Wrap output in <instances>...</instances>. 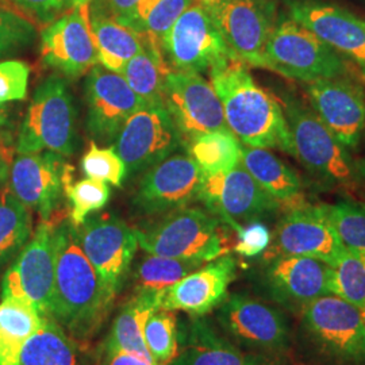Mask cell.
<instances>
[{
	"label": "cell",
	"instance_id": "1",
	"mask_svg": "<svg viewBox=\"0 0 365 365\" xmlns=\"http://www.w3.org/2000/svg\"><path fill=\"white\" fill-rule=\"evenodd\" d=\"M115 297L102 283L66 220L56 226V274L51 319L72 337L90 342L105 325Z\"/></svg>",
	"mask_w": 365,
	"mask_h": 365
},
{
	"label": "cell",
	"instance_id": "2",
	"mask_svg": "<svg viewBox=\"0 0 365 365\" xmlns=\"http://www.w3.org/2000/svg\"><path fill=\"white\" fill-rule=\"evenodd\" d=\"M209 75L226 125L242 144L277 149L294 157L283 106L255 81L247 64L233 58Z\"/></svg>",
	"mask_w": 365,
	"mask_h": 365
},
{
	"label": "cell",
	"instance_id": "3",
	"mask_svg": "<svg viewBox=\"0 0 365 365\" xmlns=\"http://www.w3.org/2000/svg\"><path fill=\"white\" fill-rule=\"evenodd\" d=\"M226 226L209 210L187 206L134 230L146 253L206 264L233 249Z\"/></svg>",
	"mask_w": 365,
	"mask_h": 365
},
{
	"label": "cell",
	"instance_id": "4",
	"mask_svg": "<svg viewBox=\"0 0 365 365\" xmlns=\"http://www.w3.org/2000/svg\"><path fill=\"white\" fill-rule=\"evenodd\" d=\"M264 60L265 69L300 83L356 76L339 54L288 14L277 15Z\"/></svg>",
	"mask_w": 365,
	"mask_h": 365
},
{
	"label": "cell",
	"instance_id": "5",
	"mask_svg": "<svg viewBox=\"0 0 365 365\" xmlns=\"http://www.w3.org/2000/svg\"><path fill=\"white\" fill-rule=\"evenodd\" d=\"M283 110L294 148V157L322 182L356 192L353 160L322 119L299 98L284 93Z\"/></svg>",
	"mask_w": 365,
	"mask_h": 365
},
{
	"label": "cell",
	"instance_id": "6",
	"mask_svg": "<svg viewBox=\"0 0 365 365\" xmlns=\"http://www.w3.org/2000/svg\"><path fill=\"white\" fill-rule=\"evenodd\" d=\"M76 148V110L66 81L56 75L36 88L19 126L18 155L53 152L72 156Z\"/></svg>",
	"mask_w": 365,
	"mask_h": 365
},
{
	"label": "cell",
	"instance_id": "7",
	"mask_svg": "<svg viewBox=\"0 0 365 365\" xmlns=\"http://www.w3.org/2000/svg\"><path fill=\"white\" fill-rule=\"evenodd\" d=\"M63 220L41 221L25 248L4 271L0 298L11 299L51 318L56 274V226Z\"/></svg>",
	"mask_w": 365,
	"mask_h": 365
},
{
	"label": "cell",
	"instance_id": "8",
	"mask_svg": "<svg viewBox=\"0 0 365 365\" xmlns=\"http://www.w3.org/2000/svg\"><path fill=\"white\" fill-rule=\"evenodd\" d=\"M160 48L173 71L210 73L237 58L209 11L196 3L170 27Z\"/></svg>",
	"mask_w": 365,
	"mask_h": 365
},
{
	"label": "cell",
	"instance_id": "9",
	"mask_svg": "<svg viewBox=\"0 0 365 365\" xmlns=\"http://www.w3.org/2000/svg\"><path fill=\"white\" fill-rule=\"evenodd\" d=\"M302 324L321 351L344 364H365V322L361 310L327 294L302 312Z\"/></svg>",
	"mask_w": 365,
	"mask_h": 365
},
{
	"label": "cell",
	"instance_id": "10",
	"mask_svg": "<svg viewBox=\"0 0 365 365\" xmlns=\"http://www.w3.org/2000/svg\"><path fill=\"white\" fill-rule=\"evenodd\" d=\"M78 244L108 292H122L138 249L134 227L113 214H98L76 227Z\"/></svg>",
	"mask_w": 365,
	"mask_h": 365
},
{
	"label": "cell",
	"instance_id": "11",
	"mask_svg": "<svg viewBox=\"0 0 365 365\" xmlns=\"http://www.w3.org/2000/svg\"><path fill=\"white\" fill-rule=\"evenodd\" d=\"M197 200L235 233L241 229V222L260 221L282 209L250 176L242 163L233 170L203 175Z\"/></svg>",
	"mask_w": 365,
	"mask_h": 365
},
{
	"label": "cell",
	"instance_id": "12",
	"mask_svg": "<svg viewBox=\"0 0 365 365\" xmlns=\"http://www.w3.org/2000/svg\"><path fill=\"white\" fill-rule=\"evenodd\" d=\"M287 14L309 29L365 83V19L324 0H286Z\"/></svg>",
	"mask_w": 365,
	"mask_h": 365
},
{
	"label": "cell",
	"instance_id": "13",
	"mask_svg": "<svg viewBox=\"0 0 365 365\" xmlns=\"http://www.w3.org/2000/svg\"><path fill=\"white\" fill-rule=\"evenodd\" d=\"M164 106L185 144L205 133L229 129L217 92L200 73L170 71Z\"/></svg>",
	"mask_w": 365,
	"mask_h": 365
},
{
	"label": "cell",
	"instance_id": "14",
	"mask_svg": "<svg viewBox=\"0 0 365 365\" xmlns=\"http://www.w3.org/2000/svg\"><path fill=\"white\" fill-rule=\"evenodd\" d=\"M217 321L227 339L259 352L286 349L289 329L284 314L247 294H232L217 309Z\"/></svg>",
	"mask_w": 365,
	"mask_h": 365
},
{
	"label": "cell",
	"instance_id": "15",
	"mask_svg": "<svg viewBox=\"0 0 365 365\" xmlns=\"http://www.w3.org/2000/svg\"><path fill=\"white\" fill-rule=\"evenodd\" d=\"M235 57L265 69L264 52L277 18L272 0H225L206 9Z\"/></svg>",
	"mask_w": 365,
	"mask_h": 365
},
{
	"label": "cell",
	"instance_id": "16",
	"mask_svg": "<svg viewBox=\"0 0 365 365\" xmlns=\"http://www.w3.org/2000/svg\"><path fill=\"white\" fill-rule=\"evenodd\" d=\"M182 144V135L164 106H146L122 126L113 149L128 173L150 170Z\"/></svg>",
	"mask_w": 365,
	"mask_h": 365
},
{
	"label": "cell",
	"instance_id": "17",
	"mask_svg": "<svg viewBox=\"0 0 365 365\" xmlns=\"http://www.w3.org/2000/svg\"><path fill=\"white\" fill-rule=\"evenodd\" d=\"M342 244L321 210L306 202L284 211L262 257L265 261L283 256H302L333 265L342 252Z\"/></svg>",
	"mask_w": 365,
	"mask_h": 365
},
{
	"label": "cell",
	"instance_id": "18",
	"mask_svg": "<svg viewBox=\"0 0 365 365\" xmlns=\"http://www.w3.org/2000/svg\"><path fill=\"white\" fill-rule=\"evenodd\" d=\"M41 58L66 78H80L99 64L90 1H83L49 24L41 33Z\"/></svg>",
	"mask_w": 365,
	"mask_h": 365
},
{
	"label": "cell",
	"instance_id": "19",
	"mask_svg": "<svg viewBox=\"0 0 365 365\" xmlns=\"http://www.w3.org/2000/svg\"><path fill=\"white\" fill-rule=\"evenodd\" d=\"M315 114L341 144L354 150L365 134V90L352 78H321L303 83Z\"/></svg>",
	"mask_w": 365,
	"mask_h": 365
},
{
	"label": "cell",
	"instance_id": "20",
	"mask_svg": "<svg viewBox=\"0 0 365 365\" xmlns=\"http://www.w3.org/2000/svg\"><path fill=\"white\" fill-rule=\"evenodd\" d=\"M71 170L72 165L53 152L18 155L10 168L9 187L26 207L38 214L41 221H52L60 215L64 179Z\"/></svg>",
	"mask_w": 365,
	"mask_h": 365
},
{
	"label": "cell",
	"instance_id": "21",
	"mask_svg": "<svg viewBox=\"0 0 365 365\" xmlns=\"http://www.w3.org/2000/svg\"><path fill=\"white\" fill-rule=\"evenodd\" d=\"M203 173L187 155L167 157L145 173L133 205L145 215L167 214L197 200Z\"/></svg>",
	"mask_w": 365,
	"mask_h": 365
},
{
	"label": "cell",
	"instance_id": "22",
	"mask_svg": "<svg viewBox=\"0 0 365 365\" xmlns=\"http://www.w3.org/2000/svg\"><path fill=\"white\" fill-rule=\"evenodd\" d=\"M87 128L102 143H114L129 118L146 107L122 75L95 66L86 78Z\"/></svg>",
	"mask_w": 365,
	"mask_h": 365
},
{
	"label": "cell",
	"instance_id": "23",
	"mask_svg": "<svg viewBox=\"0 0 365 365\" xmlns=\"http://www.w3.org/2000/svg\"><path fill=\"white\" fill-rule=\"evenodd\" d=\"M235 276L237 261L230 255L206 262L168 288L160 309L182 312L194 318L206 317L227 298Z\"/></svg>",
	"mask_w": 365,
	"mask_h": 365
},
{
	"label": "cell",
	"instance_id": "24",
	"mask_svg": "<svg viewBox=\"0 0 365 365\" xmlns=\"http://www.w3.org/2000/svg\"><path fill=\"white\" fill-rule=\"evenodd\" d=\"M267 286L274 299L292 312H302L313 300L327 295L329 265L324 261L283 256L268 261Z\"/></svg>",
	"mask_w": 365,
	"mask_h": 365
},
{
	"label": "cell",
	"instance_id": "25",
	"mask_svg": "<svg viewBox=\"0 0 365 365\" xmlns=\"http://www.w3.org/2000/svg\"><path fill=\"white\" fill-rule=\"evenodd\" d=\"M257 359L220 334L205 317H192L180 330L179 352L170 365H252Z\"/></svg>",
	"mask_w": 365,
	"mask_h": 365
},
{
	"label": "cell",
	"instance_id": "26",
	"mask_svg": "<svg viewBox=\"0 0 365 365\" xmlns=\"http://www.w3.org/2000/svg\"><path fill=\"white\" fill-rule=\"evenodd\" d=\"M19 365H98L96 351L78 341L51 318H43L38 330L27 339Z\"/></svg>",
	"mask_w": 365,
	"mask_h": 365
},
{
	"label": "cell",
	"instance_id": "27",
	"mask_svg": "<svg viewBox=\"0 0 365 365\" xmlns=\"http://www.w3.org/2000/svg\"><path fill=\"white\" fill-rule=\"evenodd\" d=\"M241 163L262 190L272 196L284 211L304 203L298 172L268 149L242 144Z\"/></svg>",
	"mask_w": 365,
	"mask_h": 365
},
{
	"label": "cell",
	"instance_id": "28",
	"mask_svg": "<svg viewBox=\"0 0 365 365\" xmlns=\"http://www.w3.org/2000/svg\"><path fill=\"white\" fill-rule=\"evenodd\" d=\"M164 294L165 292H144L131 295L130 299L115 315L111 329L102 344L135 354L148 363L156 365L146 348L144 329L150 314L161 307Z\"/></svg>",
	"mask_w": 365,
	"mask_h": 365
},
{
	"label": "cell",
	"instance_id": "29",
	"mask_svg": "<svg viewBox=\"0 0 365 365\" xmlns=\"http://www.w3.org/2000/svg\"><path fill=\"white\" fill-rule=\"evenodd\" d=\"M91 27L98 49L99 64L122 75L126 64L144 49L145 36L122 26L110 15L91 10Z\"/></svg>",
	"mask_w": 365,
	"mask_h": 365
},
{
	"label": "cell",
	"instance_id": "30",
	"mask_svg": "<svg viewBox=\"0 0 365 365\" xmlns=\"http://www.w3.org/2000/svg\"><path fill=\"white\" fill-rule=\"evenodd\" d=\"M170 68L160 45L145 36L144 49L126 64L122 76L146 105L164 106V83Z\"/></svg>",
	"mask_w": 365,
	"mask_h": 365
},
{
	"label": "cell",
	"instance_id": "31",
	"mask_svg": "<svg viewBox=\"0 0 365 365\" xmlns=\"http://www.w3.org/2000/svg\"><path fill=\"white\" fill-rule=\"evenodd\" d=\"M33 235V215L6 184L0 190V274L11 265Z\"/></svg>",
	"mask_w": 365,
	"mask_h": 365
},
{
	"label": "cell",
	"instance_id": "32",
	"mask_svg": "<svg viewBox=\"0 0 365 365\" xmlns=\"http://www.w3.org/2000/svg\"><path fill=\"white\" fill-rule=\"evenodd\" d=\"M43 317L11 299L0 302V365H19L21 353L41 327Z\"/></svg>",
	"mask_w": 365,
	"mask_h": 365
},
{
	"label": "cell",
	"instance_id": "33",
	"mask_svg": "<svg viewBox=\"0 0 365 365\" xmlns=\"http://www.w3.org/2000/svg\"><path fill=\"white\" fill-rule=\"evenodd\" d=\"M203 264L192 260L164 257L148 253L129 274L131 295L144 292H165L184 276L194 272Z\"/></svg>",
	"mask_w": 365,
	"mask_h": 365
},
{
	"label": "cell",
	"instance_id": "34",
	"mask_svg": "<svg viewBox=\"0 0 365 365\" xmlns=\"http://www.w3.org/2000/svg\"><path fill=\"white\" fill-rule=\"evenodd\" d=\"M187 149L205 176L233 170L241 164L242 143L230 129L205 133L191 140Z\"/></svg>",
	"mask_w": 365,
	"mask_h": 365
},
{
	"label": "cell",
	"instance_id": "35",
	"mask_svg": "<svg viewBox=\"0 0 365 365\" xmlns=\"http://www.w3.org/2000/svg\"><path fill=\"white\" fill-rule=\"evenodd\" d=\"M327 294L364 310L365 259L352 250L342 249L337 261L329 265L327 274Z\"/></svg>",
	"mask_w": 365,
	"mask_h": 365
},
{
	"label": "cell",
	"instance_id": "36",
	"mask_svg": "<svg viewBox=\"0 0 365 365\" xmlns=\"http://www.w3.org/2000/svg\"><path fill=\"white\" fill-rule=\"evenodd\" d=\"M321 212L339 237L342 247L365 259V203L339 200L318 205Z\"/></svg>",
	"mask_w": 365,
	"mask_h": 365
},
{
	"label": "cell",
	"instance_id": "37",
	"mask_svg": "<svg viewBox=\"0 0 365 365\" xmlns=\"http://www.w3.org/2000/svg\"><path fill=\"white\" fill-rule=\"evenodd\" d=\"M144 339L156 365H170L180 346L179 319L175 312L157 309L150 314L145 324Z\"/></svg>",
	"mask_w": 365,
	"mask_h": 365
},
{
	"label": "cell",
	"instance_id": "38",
	"mask_svg": "<svg viewBox=\"0 0 365 365\" xmlns=\"http://www.w3.org/2000/svg\"><path fill=\"white\" fill-rule=\"evenodd\" d=\"M72 170L66 173L64 179V195L69 202L68 221L75 227L81 226L88 215L103 209L110 199V188L107 182L84 179L72 182Z\"/></svg>",
	"mask_w": 365,
	"mask_h": 365
},
{
	"label": "cell",
	"instance_id": "39",
	"mask_svg": "<svg viewBox=\"0 0 365 365\" xmlns=\"http://www.w3.org/2000/svg\"><path fill=\"white\" fill-rule=\"evenodd\" d=\"M81 168L87 178L110 182L120 187L128 176V170L117 152L111 149H102L95 141H91L87 153L81 160Z\"/></svg>",
	"mask_w": 365,
	"mask_h": 365
},
{
	"label": "cell",
	"instance_id": "40",
	"mask_svg": "<svg viewBox=\"0 0 365 365\" xmlns=\"http://www.w3.org/2000/svg\"><path fill=\"white\" fill-rule=\"evenodd\" d=\"M37 38L36 27L25 16L0 9V57L30 46Z\"/></svg>",
	"mask_w": 365,
	"mask_h": 365
},
{
	"label": "cell",
	"instance_id": "41",
	"mask_svg": "<svg viewBox=\"0 0 365 365\" xmlns=\"http://www.w3.org/2000/svg\"><path fill=\"white\" fill-rule=\"evenodd\" d=\"M194 3V0H158L155 9L145 21L141 34L156 41L160 45L161 39L170 31V27Z\"/></svg>",
	"mask_w": 365,
	"mask_h": 365
},
{
	"label": "cell",
	"instance_id": "42",
	"mask_svg": "<svg viewBox=\"0 0 365 365\" xmlns=\"http://www.w3.org/2000/svg\"><path fill=\"white\" fill-rule=\"evenodd\" d=\"M30 68L26 63L9 60L0 63V106L25 101L29 88Z\"/></svg>",
	"mask_w": 365,
	"mask_h": 365
},
{
	"label": "cell",
	"instance_id": "43",
	"mask_svg": "<svg viewBox=\"0 0 365 365\" xmlns=\"http://www.w3.org/2000/svg\"><path fill=\"white\" fill-rule=\"evenodd\" d=\"M235 235L237 241L233 245V250L237 255L247 259L262 255L268 249L272 240L268 226L261 221L248 222V225L241 226V229Z\"/></svg>",
	"mask_w": 365,
	"mask_h": 365
},
{
	"label": "cell",
	"instance_id": "44",
	"mask_svg": "<svg viewBox=\"0 0 365 365\" xmlns=\"http://www.w3.org/2000/svg\"><path fill=\"white\" fill-rule=\"evenodd\" d=\"M24 13L43 25H49L83 1L91 0H11Z\"/></svg>",
	"mask_w": 365,
	"mask_h": 365
},
{
	"label": "cell",
	"instance_id": "45",
	"mask_svg": "<svg viewBox=\"0 0 365 365\" xmlns=\"http://www.w3.org/2000/svg\"><path fill=\"white\" fill-rule=\"evenodd\" d=\"M96 354L98 365H153L135 354L120 351L113 346H107L105 344H102L98 348Z\"/></svg>",
	"mask_w": 365,
	"mask_h": 365
},
{
	"label": "cell",
	"instance_id": "46",
	"mask_svg": "<svg viewBox=\"0 0 365 365\" xmlns=\"http://www.w3.org/2000/svg\"><path fill=\"white\" fill-rule=\"evenodd\" d=\"M138 1L140 0H105V10L114 21L123 25L130 18L131 13L134 11ZM92 10H96V9H92Z\"/></svg>",
	"mask_w": 365,
	"mask_h": 365
},
{
	"label": "cell",
	"instance_id": "47",
	"mask_svg": "<svg viewBox=\"0 0 365 365\" xmlns=\"http://www.w3.org/2000/svg\"><path fill=\"white\" fill-rule=\"evenodd\" d=\"M157 3H158V0H140L135 6L134 11L131 13L130 18L122 26L129 27L133 31L141 34L145 21L150 11L155 9Z\"/></svg>",
	"mask_w": 365,
	"mask_h": 365
},
{
	"label": "cell",
	"instance_id": "48",
	"mask_svg": "<svg viewBox=\"0 0 365 365\" xmlns=\"http://www.w3.org/2000/svg\"><path fill=\"white\" fill-rule=\"evenodd\" d=\"M10 111L6 106H0V149L10 148L9 135H10Z\"/></svg>",
	"mask_w": 365,
	"mask_h": 365
},
{
	"label": "cell",
	"instance_id": "49",
	"mask_svg": "<svg viewBox=\"0 0 365 365\" xmlns=\"http://www.w3.org/2000/svg\"><path fill=\"white\" fill-rule=\"evenodd\" d=\"M13 160L11 153L9 152V148L0 149V190L7 184L10 178V168H11Z\"/></svg>",
	"mask_w": 365,
	"mask_h": 365
},
{
	"label": "cell",
	"instance_id": "50",
	"mask_svg": "<svg viewBox=\"0 0 365 365\" xmlns=\"http://www.w3.org/2000/svg\"><path fill=\"white\" fill-rule=\"evenodd\" d=\"M353 170L356 180V192L365 196V157L353 160Z\"/></svg>",
	"mask_w": 365,
	"mask_h": 365
},
{
	"label": "cell",
	"instance_id": "51",
	"mask_svg": "<svg viewBox=\"0 0 365 365\" xmlns=\"http://www.w3.org/2000/svg\"><path fill=\"white\" fill-rule=\"evenodd\" d=\"M194 1H195L196 4H200L205 9H211V7L220 4V3L225 1V0H194Z\"/></svg>",
	"mask_w": 365,
	"mask_h": 365
},
{
	"label": "cell",
	"instance_id": "52",
	"mask_svg": "<svg viewBox=\"0 0 365 365\" xmlns=\"http://www.w3.org/2000/svg\"><path fill=\"white\" fill-rule=\"evenodd\" d=\"M252 365H268V364H265V363H262V361H261L260 359H257V360H256V361H255V363H253V364Z\"/></svg>",
	"mask_w": 365,
	"mask_h": 365
},
{
	"label": "cell",
	"instance_id": "53",
	"mask_svg": "<svg viewBox=\"0 0 365 365\" xmlns=\"http://www.w3.org/2000/svg\"><path fill=\"white\" fill-rule=\"evenodd\" d=\"M361 313H363V318H364V322H365V307H364V310H363V312H361Z\"/></svg>",
	"mask_w": 365,
	"mask_h": 365
}]
</instances>
